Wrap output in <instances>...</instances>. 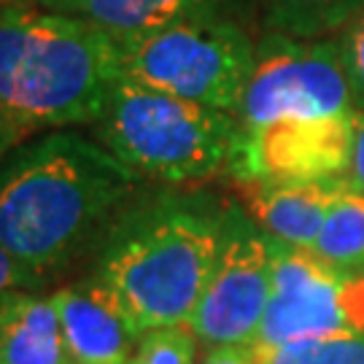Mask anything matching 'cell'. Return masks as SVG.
<instances>
[{"label": "cell", "instance_id": "6da1fadb", "mask_svg": "<svg viewBox=\"0 0 364 364\" xmlns=\"http://www.w3.org/2000/svg\"><path fill=\"white\" fill-rule=\"evenodd\" d=\"M141 178L78 130L43 132L0 159V248L36 289L95 257Z\"/></svg>", "mask_w": 364, "mask_h": 364}, {"label": "cell", "instance_id": "7a4b0ae2", "mask_svg": "<svg viewBox=\"0 0 364 364\" xmlns=\"http://www.w3.org/2000/svg\"><path fill=\"white\" fill-rule=\"evenodd\" d=\"M232 203L170 186L138 197L105 235L90 275L117 302L135 340L186 326L208 284Z\"/></svg>", "mask_w": 364, "mask_h": 364}, {"label": "cell", "instance_id": "3957f363", "mask_svg": "<svg viewBox=\"0 0 364 364\" xmlns=\"http://www.w3.org/2000/svg\"><path fill=\"white\" fill-rule=\"evenodd\" d=\"M119 81L108 30L52 9H0V159L43 132L97 124Z\"/></svg>", "mask_w": 364, "mask_h": 364}, {"label": "cell", "instance_id": "277c9868", "mask_svg": "<svg viewBox=\"0 0 364 364\" xmlns=\"http://www.w3.org/2000/svg\"><path fill=\"white\" fill-rule=\"evenodd\" d=\"M90 130L141 181L178 189L227 173L237 117L122 78Z\"/></svg>", "mask_w": 364, "mask_h": 364}, {"label": "cell", "instance_id": "5b68a950", "mask_svg": "<svg viewBox=\"0 0 364 364\" xmlns=\"http://www.w3.org/2000/svg\"><path fill=\"white\" fill-rule=\"evenodd\" d=\"M119 54L122 78L132 84L237 117L257 43L240 22H178L119 38Z\"/></svg>", "mask_w": 364, "mask_h": 364}, {"label": "cell", "instance_id": "8992f818", "mask_svg": "<svg viewBox=\"0 0 364 364\" xmlns=\"http://www.w3.org/2000/svg\"><path fill=\"white\" fill-rule=\"evenodd\" d=\"M338 38L267 33L257 43L254 73L237 111V130H257L284 117L353 114Z\"/></svg>", "mask_w": 364, "mask_h": 364}, {"label": "cell", "instance_id": "52a82bcc", "mask_svg": "<svg viewBox=\"0 0 364 364\" xmlns=\"http://www.w3.org/2000/svg\"><path fill=\"white\" fill-rule=\"evenodd\" d=\"M332 335H364V275L273 240V291L254 346Z\"/></svg>", "mask_w": 364, "mask_h": 364}, {"label": "cell", "instance_id": "ba28073f", "mask_svg": "<svg viewBox=\"0 0 364 364\" xmlns=\"http://www.w3.org/2000/svg\"><path fill=\"white\" fill-rule=\"evenodd\" d=\"M273 291V240L243 205L232 203L230 224L189 329L200 346H254Z\"/></svg>", "mask_w": 364, "mask_h": 364}, {"label": "cell", "instance_id": "9c48e42d", "mask_svg": "<svg viewBox=\"0 0 364 364\" xmlns=\"http://www.w3.org/2000/svg\"><path fill=\"white\" fill-rule=\"evenodd\" d=\"M353 149V114L284 117L237 130L227 173L246 186L346 178Z\"/></svg>", "mask_w": 364, "mask_h": 364}, {"label": "cell", "instance_id": "30bf717a", "mask_svg": "<svg viewBox=\"0 0 364 364\" xmlns=\"http://www.w3.org/2000/svg\"><path fill=\"white\" fill-rule=\"evenodd\" d=\"M73 364H124L138 340L117 302L90 273L49 294Z\"/></svg>", "mask_w": 364, "mask_h": 364}, {"label": "cell", "instance_id": "8fae6325", "mask_svg": "<svg viewBox=\"0 0 364 364\" xmlns=\"http://www.w3.org/2000/svg\"><path fill=\"white\" fill-rule=\"evenodd\" d=\"M257 0H63L54 11L73 14L117 38L141 36L178 22H246Z\"/></svg>", "mask_w": 364, "mask_h": 364}, {"label": "cell", "instance_id": "7c38bea8", "mask_svg": "<svg viewBox=\"0 0 364 364\" xmlns=\"http://www.w3.org/2000/svg\"><path fill=\"white\" fill-rule=\"evenodd\" d=\"M340 181L246 186V210L270 240L313 251Z\"/></svg>", "mask_w": 364, "mask_h": 364}, {"label": "cell", "instance_id": "4fadbf2b", "mask_svg": "<svg viewBox=\"0 0 364 364\" xmlns=\"http://www.w3.org/2000/svg\"><path fill=\"white\" fill-rule=\"evenodd\" d=\"M0 364H73L52 297L33 289L0 297Z\"/></svg>", "mask_w": 364, "mask_h": 364}, {"label": "cell", "instance_id": "5bb4252c", "mask_svg": "<svg viewBox=\"0 0 364 364\" xmlns=\"http://www.w3.org/2000/svg\"><path fill=\"white\" fill-rule=\"evenodd\" d=\"M313 251L338 270L364 275V195L346 178L329 203Z\"/></svg>", "mask_w": 364, "mask_h": 364}, {"label": "cell", "instance_id": "9a60e30c", "mask_svg": "<svg viewBox=\"0 0 364 364\" xmlns=\"http://www.w3.org/2000/svg\"><path fill=\"white\" fill-rule=\"evenodd\" d=\"M270 33L294 38H329L364 14V0H267Z\"/></svg>", "mask_w": 364, "mask_h": 364}, {"label": "cell", "instance_id": "2e32d148", "mask_svg": "<svg viewBox=\"0 0 364 364\" xmlns=\"http://www.w3.org/2000/svg\"><path fill=\"white\" fill-rule=\"evenodd\" d=\"M254 351L259 364H364V335L291 340Z\"/></svg>", "mask_w": 364, "mask_h": 364}, {"label": "cell", "instance_id": "e0dca14e", "mask_svg": "<svg viewBox=\"0 0 364 364\" xmlns=\"http://www.w3.org/2000/svg\"><path fill=\"white\" fill-rule=\"evenodd\" d=\"M197 338L189 326L154 329L138 340L135 351L124 364H195Z\"/></svg>", "mask_w": 364, "mask_h": 364}, {"label": "cell", "instance_id": "ac0fdd59", "mask_svg": "<svg viewBox=\"0 0 364 364\" xmlns=\"http://www.w3.org/2000/svg\"><path fill=\"white\" fill-rule=\"evenodd\" d=\"M338 46L343 54L346 76L351 84L353 105H356V111H364V14H359L351 25L343 30Z\"/></svg>", "mask_w": 364, "mask_h": 364}, {"label": "cell", "instance_id": "d6986e66", "mask_svg": "<svg viewBox=\"0 0 364 364\" xmlns=\"http://www.w3.org/2000/svg\"><path fill=\"white\" fill-rule=\"evenodd\" d=\"M346 183H351L364 195V111H353V149Z\"/></svg>", "mask_w": 364, "mask_h": 364}, {"label": "cell", "instance_id": "ffe728a7", "mask_svg": "<svg viewBox=\"0 0 364 364\" xmlns=\"http://www.w3.org/2000/svg\"><path fill=\"white\" fill-rule=\"evenodd\" d=\"M16 289H33V291H38L25 267L14 259L6 248H0V297L9 294V291H16Z\"/></svg>", "mask_w": 364, "mask_h": 364}, {"label": "cell", "instance_id": "44dd1931", "mask_svg": "<svg viewBox=\"0 0 364 364\" xmlns=\"http://www.w3.org/2000/svg\"><path fill=\"white\" fill-rule=\"evenodd\" d=\"M200 364H259L254 346L246 343H230V346H210L203 353Z\"/></svg>", "mask_w": 364, "mask_h": 364}, {"label": "cell", "instance_id": "7402d4cb", "mask_svg": "<svg viewBox=\"0 0 364 364\" xmlns=\"http://www.w3.org/2000/svg\"><path fill=\"white\" fill-rule=\"evenodd\" d=\"M63 0H0V9L6 6H33V9H57Z\"/></svg>", "mask_w": 364, "mask_h": 364}]
</instances>
